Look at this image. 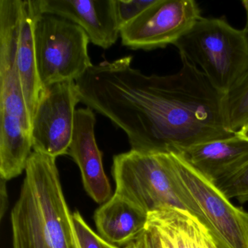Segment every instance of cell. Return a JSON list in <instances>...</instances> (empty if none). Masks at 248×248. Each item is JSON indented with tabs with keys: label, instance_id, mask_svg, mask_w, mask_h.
<instances>
[{
	"label": "cell",
	"instance_id": "18",
	"mask_svg": "<svg viewBox=\"0 0 248 248\" xmlns=\"http://www.w3.org/2000/svg\"><path fill=\"white\" fill-rule=\"evenodd\" d=\"M74 229L80 248H120L95 233L78 211L72 214Z\"/></svg>",
	"mask_w": 248,
	"mask_h": 248
},
{
	"label": "cell",
	"instance_id": "1",
	"mask_svg": "<svg viewBox=\"0 0 248 248\" xmlns=\"http://www.w3.org/2000/svg\"><path fill=\"white\" fill-rule=\"evenodd\" d=\"M131 62L93 65L76 83L81 102L123 130L132 150L178 154L236 135L225 123L224 94L196 66L181 59L177 73L147 76Z\"/></svg>",
	"mask_w": 248,
	"mask_h": 248
},
{
	"label": "cell",
	"instance_id": "16",
	"mask_svg": "<svg viewBox=\"0 0 248 248\" xmlns=\"http://www.w3.org/2000/svg\"><path fill=\"white\" fill-rule=\"evenodd\" d=\"M32 148L31 134L15 116L0 112V175L8 181L26 170Z\"/></svg>",
	"mask_w": 248,
	"mask_h": 248
},
{
	"label": "cell",
	"instance_id": "20",
	"mask_svg": "<svg viewBox=\"0 0 248 248\" xmlns=\"http://www.w3.org/2000/svg\"><path fill=\"white\" fill-rule=\"evenodd\" d=\"M156 0H115L116 15L120 30L137 18Z\"/></svg>",
	"mask_w": 248,
	"mask_h": 248
},
{
	"label": "cell",
	"instance_id": "9",
	"mask_svg": "<svg viewBox=\"0 0 248 248\" xmlns=\"http://www.w3.org/2000/svg\"><path fill=\"white\" fill-rule=\"evenodd\" d=\"M22 0H0V112L18 117L31 133L17 66L18 24Z\"/></svg>",
	"mask_w": 248,
	"mask_h": 248
},
{
	"label": "cell",
	"instance_id": "12",
	"mask_svg": "<svg viewBox=\"0 0 248 248\" xmlns=\"http://www.w3.org/2000/svg\"><path fill=\"white\" fill-rule=\"evenodd\" d=\"M179 155L199 173L215 184L234 175L248 162V140L233 137L191 146Z\"/></svg>",
	"mask_w": 248,
	"mask_h": 248
},
{
	"label": "cell",
	"instance_id": "24",
	"mask_svg": "<svg viewBox=\"0 0 248 248\" xmlns=\"http://www.w3.org/2000/svg\"><path fill=\"white\" fill-rule=\"evenodd\" d=\"M236 135L239 136V137L248 140V125L242 128V130H239L238 133H236Z\"/></svg>",
	"mask_w": 248,
	"mask_h": 248
},
{
	"label": "cell",
	"instance_id": "25",
	"mask_svg": "<svg viewBox=\"0 0 248 248\" xmlns=\"http://www.w3.org/2000/svg\"><path fill=\"white\" fill-rule=\"evenodd\" d=\"M74 230H75V229H74ZM75 236H76V235H75ZM76 239H77V238H76ZM77 246H78V248H80V247H79V244H78V240H77Z\"/></svg>",
	"mask_w": 248,
	"mask_h": 248
},
{
	"label": "cell",
	"instance_id": "8",
	"mask_svg": "<svg viewBox=\"0 0 248 248\" xmlns=\"http://www.w3.org/2000/svg\"><path fill=\"white\" fill-rule=\"evenodd\" d=\"M200 13L193 0H156L120 30L122 44L143 50L175 45L201 18Z\"/></svg>",
	"mask_w": 248,
	"mask_h": 248
},
{
	"label": "cell",
	"instance_id": "22",
	"mask_svg": "<svg viewBox=\"0 0 248 248\" xmlns=\"http://www.w3.org/2000/svg\"><path fill=\"white\" fill-rule=\"evenodd\" d=\"M145 232H146V231H145ZM144 233H143L139 239L129 243L125 248H146Z\"/></svg>",
	"mask_w": 248,
	"mask_h": 248
},
{
	"label": "cell",
	"instance_id": "13",
	"mask_svg": "<svg viewBox=\"0 0 248 248\" xmlns=\"http://www.w3.org/2000/svg\"><path fill=\"white\" fill-rule=\"evenodd\" d=\"M147 228L158 248H219L196 217L179 209L149 213Z\"/></svg>",
	"mask_w": 248,
	"mask_h": 248
},
{
	"label": "cell",
	"instance_id": "3",
	"mask_svg": "<svg viewBox=\"0 0 248 248\" xmlns=\"http://www.w3.org/2000/svg\"><path fill=\"white\" fill-rule=\"evenodd\" d=\"M112 175L115 194L147 214L177 208L202 223L201 211L177 178L172 153H145L131 149L115 155Z\"/></svg>",
	"mask_w": 248,
	"mask_h": 248
},
{
	"label": "cell",
	"instance_id": "19",
	"mask_svg": "<svg viewBox=\"0 0 248 248\" xmlns=\"http://www.w3.org/2000/svg\"><path fill=\"white\" fill-rule=\"evenodd\" d=\"M229 199H236L240 202L248 200V162L230 178L216 184Z\"/></svg>",
	"mask_w": 248,
	"mask_h": 248
},
{
	"label": "cell",
	"instance_id": "7",
	"mask_svg": "<svg viewBox=\"0 0 248 248\" xmlns=\"http://www.w3.org/2000/svg\"><path fill=\"white\" fill-rule=\"evenodd\" d=\"M79 102L75 81L55 84L43 90L31 121L34 152L55 159L68 155Z\"/></svg>",
	"mask_w": 248,
	"mask_h": 248
},
{
	"label": "cell",
	"instance_id": "17",
	"mask_svg": "<svg viewBox=\"0 0 248 248\" xmlns=\"http://www.w3.org/2000/svg\"><path fill=\"white\" fill-rule=\"evenodd\" d=\"M225 123L229 131L236 133L248 125V71L223 98Z\"/></svg>",
	"mask_w": 248,
	"mask_h": 248
},
{
	"label": "cell",
	"instance_id": "14",
	"mask_svg": "<svg viewBox=\"0 0 248 248\" xmlns=\"http://www.w3.org/2000/svg\"><path fill=\"white\" fill-rule=\"evenodd\" d=\"M97 229L110 243L128 245L146 230L148 214L133 203L114 193L95 211Z\"/></svg>",
	"mask_w": 248,
	"mask_h": 248
},
{
	"label": "cell",
	"instance_id": "10",
	"mask_svg": "<svg viewBox=\"0 0 248 248\" xmlns=\"http://www.w3.org/2000/svg\"><path fill=\"white\" fill-rule=\"evenodd\" d=\"M39 15L62 17L82 29L90 42L103 49L120 36L115 0H32Z\"/></svg>",
	"mask_w": 248,
	"mask_h": 248
},
{
	"label": "cell",
	"instance_id": "2",
	"mask_svg": "<svg viewBox=\"0 0 248 248\" xmlns=\"http://www.w3.org/2000/svg\"><path fill=\"white\" fill-rule=\"evenodd\" d=\"M56 159L32 152L11 212L14 248H78Z\"/></svg>",
	"mask_w": 248,
	"mask_h": 248
},
{
	"label": "cell",
	"instance_id": "23",
	"mask_svg": "<svg viewBox=\"0 0 248 248\" xmlns=\"http://www.w3.org/2000/svg\"><path fill=\"white\" fill-rule=\"evenodd\" d=\"M242 5L245 8V14H246V23L243 31L245 32V37H246L247 42L248 43V0H243L242 2Z\"/></svg>",
	"mask_w": 248,
	"mask_h": 248
},
{
	"label": "cell",
	"instance_id": "15",
	"mask_svg": "<svg viewBox=\"0 0 248 248\" xmlns=\"http://www.w3.org/2000/svg\"><path fill=\"white\" fill-rule=\"evenodd\" d=\"M37 15L32 0H22L18 24L17 66L31 121L43 91L37 72L34 44V27Z\"/></svg>",
	"mask_w": 248,
	"mask_h": 248
},
{
	"label": "cell",
	"instance_id": "21",
	"mask_svg": "<svg viewBox=\"0 0 248 248\" xmlns=\"http://www.w3.org/2000/svg\"><path fill=\"white\" fill-rule=\"evenodd\" d=\"M146 248H158L154 235L149 229H146L144 233Z\"/></svg>",
	"mask_w": 248,
	"mask_h": 248
},
{
	"label": "cell",
	"instance_id": "4",
	"mask_svg": "<svg viewBox=\"0 0 248 248\" xmlns=\"http://www.w3.org/2000/svg\"><path fill=\"white\" fill-rule=\"evenodd\" d=\"M174 46L181 59L201 71L224 95L248 72L245 32L222 18L201 17Z\"/></svg>",
	"mask_w": 248,
	"mask_h": 248
},
{
	"label": "cell",
	"instance_id": "5",
	"mask_svg": "<svg viewBox=\"0 0 248 248\" xmlns=\"http://www.w3.org/2000/svg\"><path fill=\"white\" fill-rule=\"evenodd\" d=\"M37 72L43 90L78 81L93 66L89 37L81 27L53 15H37L34 27Z\"/></svg>",
	"mask_w": 248,
	"mask_h": 248
},
{
	"label": "cell",
	"instance_id": "6",
	"mask_svg": "<svg viewBox=\"0 0 248 248\" xmlns=\"http://www.w3.org/2000/svg\"><path fill=\"white\" fill-rule=\"evenodd\" d=\"M178 181L201 211L202 224L219 248H248V213L231 202L218 187L172 153Z\"/></svg>",
	"mask_w": 248,
	"mask_h": 248
},
{
	"label": "cell",
	"instance_id": "11",
	"mask_svg": "<svg viewBox=\"0 0 248 248\" xmlns=\"http://www.w3.org/2000/svg\"><path fill=\"white\" fill-rule=\"evenodd\" d=\"M91 108L77 109L73 138L68 155L80 170L84 187L95 202L108 201L111 188L103 167L95 137V117Z\"/></svg>",
	"mask_w": 248,
	"mask_h": 248
}]
</instances>
